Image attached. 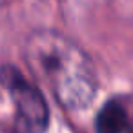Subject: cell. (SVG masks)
Returning a JSON list of instances; mask_svg holds the SVG:
<instances>
[{
    "label": "cell",
    "mask_w": 133,
    "mask_h": 133,
    "mask_svg": "<svg viewBox=\"0 0 133 133\" xmlns=\"http://www.w3.org/2000/svg\"><path fill=\"white\" fill-rule=\"evenodd\" d=\"M31 73L49 86L66 109H84L97 93V75L89 57L68 37L53 29L33 31L24 44Z\"/></svg>",
    "instance_id": "obj_1"
},
{
    "label": "cell",
    "mask_w": 133,
    "mask_h": 133,
    "mask_svg": "<svg viewBox=\"0 0 133 133\" xmlns=\"http://www.w3.org/2000/svg\"><path fill=\"white\" fill-rule=\"evenodd\" d=\"M0 82L9 91L15 104V133H46L49 124V108L37 86L29 84L15 66L0 68Z\"/></svg>",
    "instance_id": "obj_2"
},
{
    "label": "cell",
    "mask_w": 133,
    "mask_h": 133,
    "mask_svg": "<svg viewBox=\"0 0 133 133\" xmlns=\"http://www.w3.org/2000/svg\"><path fill=\"white\" fill-rule=\"evenodd\" d=\"M131 128L129 111L120 98H108L95 117L97 133H128Z\"/></svg>",
    "instance_id": "obj_3"
}]
</instances>
